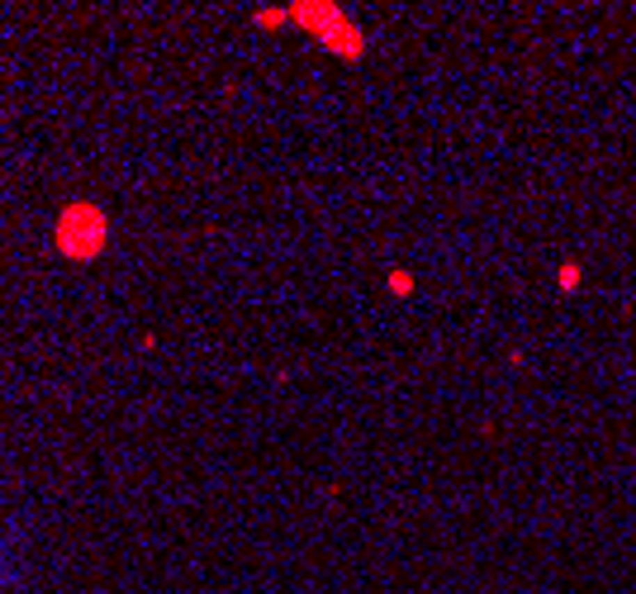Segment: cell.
Wrapping results in <instances>:
<instances>
[{
  "label": "cell",
  "mask_w": 636,
  "mask_h": 594,
  "mask_svg": "<svg viewBox=\"0 0 636 594\" xmlns=\"http://www.w3.org/2000/svg\"><path fill=\"white\" fill-rule=\"evenodd\" d=\"M390 290L408 295V290H413V276H408V271H390Z\"/></svg>",
  "instance_id": "obj_2"
},
{
  "label": "cell",
  "mask_w": 636,
  "mask_h": 594,
  "mask_svg": "<svg viewBox=\"0 0 636 594\" xmlns=\"http://www.w3.org/2000/svg\"><path fill=\"white\" fill-rule=\"evenodd\" d=\"M580 281H584V267H580V262H565V267L556 271V286L565 290V295H575V290H580Z\"/></svg>",
  "instance_id": "obj_1"
}]
</instances>
